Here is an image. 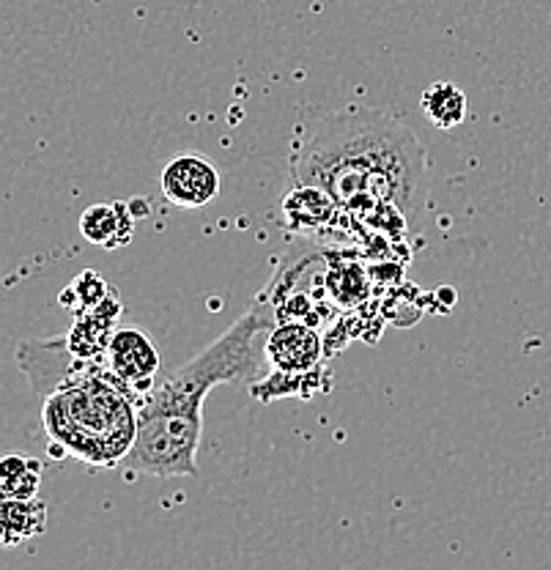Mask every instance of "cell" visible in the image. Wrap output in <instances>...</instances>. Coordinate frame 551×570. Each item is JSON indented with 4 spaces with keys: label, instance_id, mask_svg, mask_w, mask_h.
<instances>
[{
    "label": "cell",
    "instance_id": "cell-1",
    "mask_svg": "<svg viewBox=\"0 0 551 570\" xmlns=\"http://www.w3.org/2000/svg\"><path fill=\"white\" fill-rule=\"evenodd\" d=\"M294 181L313 184L341 209H395L417 225L429 198V157L406 124L376 110L335 112L292 159Z\"/></svg>",
    "mask_w": 551,
    "mask_h": 570
},
{
    "label": "cell",
    "instance_id": "cell-2",
    "mask_svg": "<svg viewBox=\"0 0 551 570\" xmlns=\"http://www.w3.org/2000/svg\"><path fill=\"white\" fill-rule=\"evenodd\" d=\"M277 321L269 307L256 305L225 335L198 352L168 379L138 397V436L127 453L129 472L151 478H195L204 433V401L220 384L256 376L258 335Z\"/></svg>",
    "mask_w": 551,
    "mask_h": 570
},
{
    "label": "cell",
    "instance_id": "cell-3",
    "mask_svg": "<svg viewBox=\"0 0 551 570\" xmlns=\"http://www.w3.org/2000/svg\"><path fill=\"white\" fill-rule=\"evenodd\" d=\"M45 428L75 459L116 466L138 436V409L112 376L82 373L47 397Z\"/></svg>",
    "mask_w": 551,
    "mask_h": 570
},
{
    "label": "cell",
    "instance_id": "cell-4",
    "mask_svg": "<svg viewBox=\"0 0 551 570\" xmlns=\"http://www.w3.org/2000/svg\"><path fill=\"white\" fill-rule=\"evenodd\" d=\"M105 356H108V373L129 395L144 397L157 384L159 352L140 326H116Z\"/></svg>",
    "mask_w": 551,
    "mask_h": 570
},
{
    "label": "cell",
    "instance_id": "cell-5",
    "mask_svg": "<svg viewBox=\"0 0 551 570\" xmlns=\"http://www.w3.org/2000/svg\"><path fill=\"white\" fill-rule=\"evenodd\" d=\"M163 195L179 209H204L220 195V170L200 154H179L170 159L159 176Z\"/></svg>",
    "mask_w": 551,
    "mask_h": 570
},
{
    "label": "cell",
    "instance_id": "cell-6",
    "mask_svg": "<svg viewBox=\"0 0 551 570\" xmlns=\"http://www.w3.org/2000/svg\"><path fill=\"white\" fill-rule=\"evenodd\" d=\"M266 362L286 376H311L322 362V335L305 321H277L266 337Z\"/></svg>",
    "mask_w": 551,
    "mask_h": 570
},
{
    "label": "cell",
    "instance_id": "cell-7",
    "mask_svg": "<svg viewBox=\"0 0 551 570\" xmlns=\"http://www.w3.org/2000/svg\"><path fill=\"white\" fill-rule=\"evenodd\" d=\"M135 219L138 217L127 200L88 206L80 214V234L82 239L97 247H124L132 242Z\"/></svg>",
    "mask_w": 551,
    "mask_h": 570
},
{
    "label": "cell",
    "instance_id": "cell-8",
    "mask_svg": "<svg viewBox=\"0 0 551 570\" xmlns=\"http://www.w3.org/2000/svg\"><path fill=\"white\" fill-rule=\"evenodd\" d=\"M47 527V504L39 499H0V546L11 549L37 538Z\"/></svg>",
    "mask_w": 551,
    "mask_h": 570
},
{
    "label": "cell",
    "instance_id": "cell-9",
    "mask_svg": "<svg viewBox=\"0 0 551 570\" xmlns=\"http://www.w3.org/2000/svg\"><path fill=\"white\" fill-rule=\"evenodd\" d=\"M337 209L341 206L322 187H313V184L296 181V187L283 198V214H286V223L294 230L322 228V225H327L335 217Z\"/></svg>",
    "mask_w": 551,
    "mask_h": 570
},
{
    "label": "cell",
    "instance_id": "cell-10",
    "mask_svg": "<svg viewBox=\"0 0 551 570\" xmlns=\"http://www.w3.org/2000/svg\"><path fill=\"white\" fill-rule=\"evenodd\" d=\"M466 94L464 88H459L455 82L444 80V82H434V86L425 88V94L420 97V110L423 116L434 124L436 129L442 132H450L459 124H464L466 118Z\"/></svg>",
    "mask_w": 551,
    "mask_h": 570
},
{
    "label": "cell",
    "instance_id": "cell-11",
    "mask_svg": "<svg viewBox=\"0 0 551 570\" xmlns=\"http://www.w3.org/2000/svg\"><path fill=\"white\" fill-rule=\"evenodd\" d=\"M41 485V461L28 455L0 459V499H37Z\"/></svg>",
    "mask_w": 551,
    "mask_h": 570
},
{
    "label": "cell",
    "instance_id": "cell-12",
    "mask_svg": "<svg viewBox=\"0 0 551 570\" xmlns=\"http://www.w3.org/2000/svg\"><path fill=\"white\" fill-rule=\"evenodd\" d=\"M110 294H116V291H110V285L105 283L97 272H82V275L61 294V305L67 307V311L88 313L94 311V307L102 305Z\"/></svg>",
    "mask_w": 551,
    "mask_h": 570
}]
</instances>
